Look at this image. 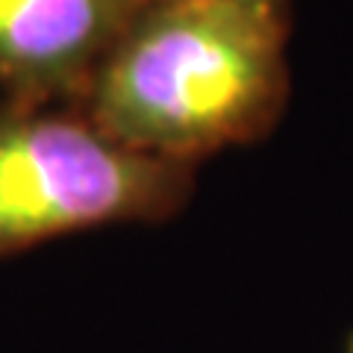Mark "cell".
I'll list each match as a JSON object with an SVG mask.
<instances>
[{
  "instance_id": "obj_1",
  "label": "cell",
  "mask_w": 353,
  "mask_h": 353,
  "mask_svg": "<svg viewBox=\"0 0 353 353\" xmlns=\"http://www.w3.org/2000/svg\"><path fill=\"white\" fill-rule=\"evenodd\" d=\"M285 97L280 12L233 0H162L132 15L80 101L118 145L194 168L265 139Z\"/></svg>"
},
{
  "instance_id": "obj_2",
  "label": "cell",
  "mask_w": 353,
  "mask_h": 353,
  "mask_svg": "<svg viewBox=\"0 0 353 353\" xmlns=\"http://www.w3.org/2000/svg\"><path fill=\"white\" fill-rule=\"evenodd\" d=\"M192 189V165L118 145L83 112H0V259L85 230L162 224Z\"/></svg>"
},
{
  "instance_id": "obj_3",
  "label": "cell",
  "mask_w": 353,
  "mask_h": 353,
  "mask_svg": "<svg viewBox=\"0 0 353 353\" xmlns=\"http://www.w3.org/2000/svg\"><path fill=\"white\" fill-rule=\"evenodd\" d=\"M136 12L130 0H0V80L27 106L83 97Z\"/></svg>"
},
{
  "instance_id": "obj_4",
  "label": "cell",
  "mask_w": 353,
  "mask_h": 353,
  "mask_svg": "<svg viewBox=\"0 0 353 353\" xmlns=\"http://www.w3.org/2000/svg\"><path fill=\"white\" fill-rule=\"evenodd\" d=\"M241 6H253V9H265V12H280L283 15V3L285 0H233Z\"/></svg>"
},
{
  "instance_id": "obj_5",
  "label": "cell",
  "mask_w": 353,
  "mask_h": 353,
  "mask_svg": "<svg viewBox=\"0 0 353 353\" xmlns=\"http://www.w3.org/2000/svg\"><path fill=\"white\" fill-rule=\"evenodd\" d=\"M341 353H353V330L345 336V345H341Z\"/></svg>"
},
{
  "instance_id": "obj_6",
  "label": "cell",
  "mask_w": 353,
  "mask_h": 353,
  "mask_svg": "<svg viewBox=\"0 0 353 353\" xmlns=\"http://www.w3.org/2000/svg\"><path fill=\"white\" fill-rule=\"evenodd\" d=\"M130 3H136L141 9V6H150V3H162V0H130Z\"/></svg>"
}]
</instances>
